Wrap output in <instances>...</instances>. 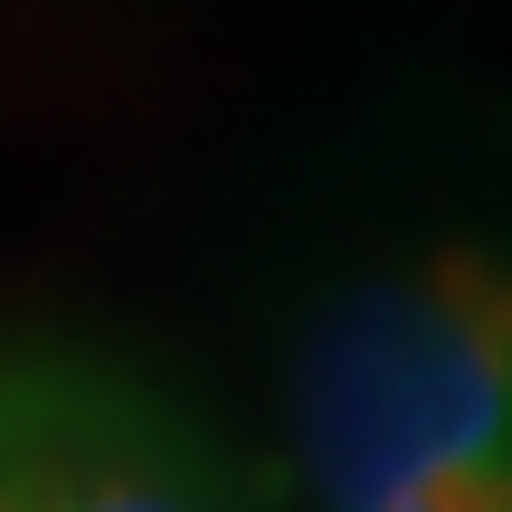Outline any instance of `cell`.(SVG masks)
Returning <instances> with one entry per match:
<instances>
[{"label":"cell","instance_id":"6da1fadb","mask_svg":"<svg viewBox=\"0 0 512 512\" xmlns=\"http://www.w3.org/2000/svg\"><path fill=\"white\" fill-rule=\"evenodd\" d=\"M512 266L437 247L342 285L294 351V446L323 512H512Z\"/></svg>","mask_w":512,"mask_h":512},{"label":"cell","instance_id":"7a4b0ae2","mask_svg":"<svg viewBox=\"0 0 512 512\" xmlns=\"http://www.w3.org/2000/svg\"><path fill=\"white\" fill-rule=\"evenodd\" d=\"M38 512H200V503L152 465H105V475H76L67 494H48Z\"/></svg>","mask_w":512,"mask_h":512}]
</instances>
